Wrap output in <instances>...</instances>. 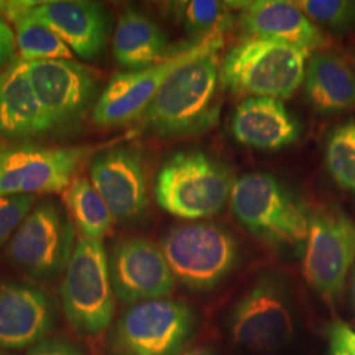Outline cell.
<instances>
[{
	"label": "cell",
	"instance_id": "21",
	"mask_svg": "<svg viewBox=\"0 0 355 355\" xmlns=\"http://www.w3.org/2000/svg\"><path fill=\"white\" fill-rule=\"evenodd\" d=\"M305 94L321 114H340L355 108V70L331 51L313 53L306 64Z\"/></svg>",
	"mask_w": 355,
	"mask_h": 355
},
{
	"label": "cell",
	"instance_id": "25",
	"mask_svg": "<svg viewBox=\"0 0 355 355\" xmlns=\"http://www.w3.org/2000/svg\"><path fill=\"white\" fill-rule=\"evenodd\" d=\"M29 12L12 23L16 31V46L20 51L21 61L71 60L73 51L62 38L58 37L48 26L33 20Z\"/></svg>",
	"mask_w": 355,
	"mask_h": 355
},
{
	"label": "cell",
	"instance_id": "9",
	"mask_svg": "<svg viewBox=\"0 0 355 355\" xmlns=\"http://www.w3.org/2000/svg\"><path fill=\"white\" fill-rule=\"evenodd\" d=\"M195 324L189 305L173 299L132 304L114 325V355H177L190 338Z\"/></svg>",
	"mask_w": 355,
	"mask_h": 355
},
{
	"label": "cell",
	"instance_id": "30",
	"mask_svg": "<svg viewBox=\"0 0 355 355\" xmlns=\"http://www.w3.org/2000/svg\"><path fill=\"white\" fill-rule=\"evenodd\" d=\"M16 36L12 26L0 15V73L12 64L16 51Z\"/></svg>",
	"mask_w": 355,
	"mask_h": 355
},
{
	"label": "cell",
	"instance_id": "36",
	"mask_svg": "<svg viewBox=\"0 0 355 355\" xmlns=\"http://www.w3.org/2000/svg\"><path fill=\"white\" fill-rule=\"evenodd\" d=\"M0 7H1V1H0Z\"/></svg>",
	"mask_w": 355,
	"mask_h": 355
},
{
	"label": "cell",
	"instance_id": "22",
	"mask_svg": "<svg viewBox=\"0 0 355 355\" xmlns=\"http://www.w3.org/2000/svg\"><path fill=\"white\" fill-rule=\"evenodd\" d=\"M167 46L168 38L161 26L140 10L124 7L119 15L112 42L114 60L119 64L129 71L150 67L167 58Z\"/></svg>",
	"mask_w": 355,
	"mask_h": 355
},
{
	"label": "cell",
	"instance_id": "2",
	"mask_svg": "<svg viewBox=\"0 0 355 355\" xmlns=\"http://www.w3.org/2000/svg\"><path fill=\"white\" fill-rule=\"evenodd\" d=\"M312 54L286 42L246 38L225 54L220 79L236 94L287 99L304 82Z\"/></svg>",
	"mask_w": 355,
	"mask_h": 355
},
{
	"label": "cell",
	"instance_id": "15",
	"mask_svg": "<svg viewBox=\"0 0 355 355\" xmlns=\"http://www.w3.org/2000/svg\"><path fill=\"white\" fill-rule=\"evenodd\" d=\"M57 306L51 293L26 280H0V349H31L51 337Z\"/></svg>",
	"mask_w": 355,
	"mask_h": 355
},
{
	"label": "cell",
	"instance_id": "17",
	"mask_svg": "<svg viewBox=\"0 0 355 355\" xmlns=\"http://www.w3.org/2000/svg\"><path fill=\"white\" fill-rule=\"evenodd\" d=\"M29 15L62 38L80 58L98 60L107 48L111 20L107 10L96 1H38Z\"/></svg>",
	"mask_w": 355,
	"mask_h": 355
},
{
	"label": "cell",
	"instance_id": "7",
	"mask_svg": "<svg viewBox=\"0 0 355 355\" xmlns=\"http://www.w3.org/2000/svg\"><path fill=\"white\" fill-rule=\"evenodd\" d=\"M175 280L191 290H208L227 278L239 261V243L228 229L196 223L168 229L161 245Z\"/></svg>",
	"mask_w": 355,
	"mask_h": 355
},
{
	"label": "cell",
	"instance_id": "28",
	"mask_svg": "<svg viewBox=\"0 0 355 355\" xmlns=\"http://www.w3.org/2000/svg\"><path fill=\"white\" fill-rule=\"evenodd\" d=\"M36 195H11L0 198V249L11 241L16 230L33 209Z\"/></svg>",
	"mask_w": 355,
	"mask_h": 355
},
{
	"label": "cell",
	"instance_id": "18",
	"mask_svg": "<svg viewBox=\"0 0 355 355\" xmlns=\"http://www.w3.org/2000/svg\"><path fill=\"white\" fill-rule=\"evenodd\" d=\"M240 10V23L252 37L267 38L313 51L328 45L325 32L305 15L295 1L255 0L229 1Z\"/></svg>",
	"mask_w": 355,
	"mask_h": 355
},
{
	"label": "cell",
	"instance_id": "31",
	"mask_svg": "<svg viewBox=\"0 0 355 355\" xmlns=\"http://www.w3.org/2000/svg\"><path fill=\"white\" fill-rule=\"evenodd\" d=\"M329 336L331 349L346 355H355V330L343 322H336L330 328Z\"/></svg>",
	"mask_w": 355,
	"mask_h": 355
},
{
	"label": "cell",
	"instance_id": "14",
	"mask_svg": "<svg viewBox=\"0 0 355 355\" xmlns=\"http://www.w3.org/2000/svg\"><path fill=\"white\" fill-rule=\"evenodd\" d=\"M114 297L128 304L168 296L175 278L161 248L141 237L117 242L108 257Z\"/></svg>",
	"mask_w": 355,
	"mask_h": 355
},
{
	"label": "cell",
	"instance_id": "27",
	"mask_svg": "<svg viewBox=\"0 0 355 355\" xmlns=\"http://www.w3.org/2000/svg\"><path fill=\"white\" fill-rule=\"evenodd\" d=\"M296 6L316 24L343 35L355 28L354 0H302Z\"/></svg>",
	"mask_w": 355,
	"mask_h": 355
},
{
	"label": "cell",
	"instance_id": "13",
	"mask_svg": "<svg viewBox=\"0 0 355 355\" xmlns=\"http://www.w3.org/2000/svg\"><path fill=\"white\" fill-rule=\"evenodd\" d=\"M293 330L288 296L274 277L258 280L236 305L230 318L233 343L253 352L279 347L291 340Z\"/></svg>",
	"mask_w": 355,
	"mask_h": 355
},
{
	"label": "cell",
	"instance_id": "8",
	"mask_svg": "<svg viewBox=\"0 0 355 355\" xmlns=\"http://www.w3.org/2000/svg\"><path fill=\"white\" fill-rule=\"evenodd\" d=\"M95 150L94 146L3 144L0 145V198L64 191Z\"/></svg>",
	"mask_w": 355,
	"mask_h": 355
},
{
	"label": "cell",
	"instance_id": "16",
	"mask_svg": "<svg viewBox=\"0 0 355 355\" xmlns=\"http://www.w3.org/2000/svg\"><path fill=\"white\" fill-rule=\"evenodd\" d=\"M89 177L116 221H136L144 215L148 187L139 149L119 146L96 154L89 164Z\"/></svg>",
	"mask_w": 355,
	"mask_h": 355
},
{
	"label": "cell",
	"instance_id": "24",
	"mask_svg": "<svg viewBox=\"0 0 355 355\" xmlns=\"http://www.w3.org/2000/svg\"><path fill=\"white\" fill-rule=\"evenodd\" d=\"M167 7L195 42L223 37L234 21L229 1H173Z\"/></svg>",
	"mask_w": 355,
	"mask_h": 355
},
{
	"label": "cell",
	"instance_id": "12",
	"mask_svg": "<svg viewBox=\"0 0 355 355\" xmlns=\"http://www.w3.org/2000/svg\"><path fill=\"white\" fill-rule=\"evenodd\" d=\"M355 263V221L338 211L321 209L309 216L303 271L308 284L333 300L341 295Z\"/></svg>",
	"mask_w": 355,
	"mask_h": 355
},
{
	"label": "cell",
	"instance_id": "10",
	"mask_svg": "<svg viewBox=\"0 0 355 355\" xmlns=\"http://www.w3.org/2000/svg\"><path fill=\"white\" fill-rule=\"evenodd\" d=\"M38 102L54 133L73 132L99 99V80L89 67L73 60L23 61Z\"/></svg>",
	"mask_w": 355,
	"mask_h": 355
},
{
	"label": "cell",
	"instance_id": "33",
	"mask_svg": "<svg viewBox=\"0 0 355 355\" xmlns=\"http://www.w3.org/2000/svg\"><path fill=\"white\" fill-rule=\"evenodd\" d=\"M352 296H353V304H354L355 308V267L353 275H352Z\"/></svg>",
	"mask_w": 355,
	"mask_h": 355
},
{
	"label": "cell",
	"instance_id": "20",
	"mask_svg": "<svg viewBox=\"0 0 355 355\" xmlns=\"http://www.w3.org/2000/svg\"><path fill=\"white\" fill-rule=\"evenodd\" d=\"M232 132L242 145L278 150L299 139L300 127L279 99L249 96L234 111Z\"/></svg>",
	"mask_w": 355,
	"mask_h": 355
},
{
	"label": "cell",
	"instance_id": "11",
	"mask_svg": "<svg viewBox=\"0 0 355 355\" xmlns=\"http://www.w3.org/2000/svg\"><path fill=\"white\" fill-rule=\"evenodd\" d=\"M223 38L207 40L171 54L150 67L114 74L103 89L92 111V121L99 127H120L136 120L148 110L166 79L192 60L220 51Z\"/></svg>",
	"mask_w": 355,
	"mask_h": 355
},
{
	"label": "cell",
	"instance_id": "5",
	"mask_svg": "<svg viewBox=\"0 0 355 355\" xmlns=\"http://www.w3.org/2000/svg\"><path fill=\"white\" fill-rule=\"evenodd\" d=\"M60 293L64 318L79 334L96 336L111 324L114 293L102 242H76Z\"/></svg>",
	"mask_w": 355,
	"mask_h": 355
},
{
	"label": "cell",
	"instance_id": "23",
	"mask_svg": "<svg viewBox=\"0 0 355 355\" xmlns=\"http://www.w3.org/2000/svg\"><path fill=\"white\" fill-rule=\"evenodd\" d=\"M64 202L80 239L101 241L111 232L114 216L87 178H74L64 191Z\"/></svg>",
	"mask_w": 355,
	"mask_h": 355
},
{
	"label": "cell",
	"instance_id": "35",
	"mask_svg": "<svg viewBox=\"0 0 355 355\" xmlns=\"http://www.w3.org/2000/svg\"><path fill=\"white\" fill-rule=\"evenodd\" d=\"M0 355H8V354H6V353H1V352H0Z\"/></svg>",
	"mask_w": 355,
	"mask_h": 355
},
{
	"label": "cell",
	"instance_id": "32",
	"mask_svg": "<svg viewBox=\"0 0 355 355\" xmlns=\"http://www.w3.org/2000/svg\"><path fill=\"white\" fill-rule=\"evenodd\" d=\"M182 355H216L212 350L209 349H205V347H196V349H192L186 352L184 354Z\"/></svg>",
	"mask_w": 355,
	"mask_h": 355
},
{
	"label": "cell",
	"instance_id": "26",
	"mask_svg": "<svg viewBox=\"0 0 355 355\" xmlns=\"http://www.w3.org/2000/svg\"><path fill=\"white\" fill-rule=\"evenodd\" d=\"M325 161L334 180L345 190L355 193V120L343 123L330 132Z\"/></svg>",
	"mask_w": 355,
	"mask_h": 355
},
{
	"label": "cell",
	"instance_id": "3",
	"mask_svg": "<svg viewBox=\"0 0 355 355\" xmlns=\"http://www.w3.org/2000/svg\"><path fill=\"white\" fill-rule=\"evenodd\" d=\"M234 182L223 165L202 152L178 153L159 168L154 195L166 212L187 220L218 214Z\"/></svg>",
	"mask_w": 355,
	"mask_h": 355
},
{
	"label": "cell",
	"instance_id": "6",
	"mask_svg": "<svg viewBox=\"0 0 355 355\" xmlns=\"http://www.w3.org/2000/svg\"><path fill=\"white\" fill-rule=\"evenodd\" d=\"M74 241L76 230L67 212L57 202L44 199L8 242L7 258L28 278L54 282L64 277Z\"/></svg>",
	"mask_w": 355,
	"mask_h": 355
},
{
	"label": "cell",
	"instance_id": "34",
	"mask_svg": "<svg viewBox=\"0 0 355 355\" xmlns=\"http://www.w3.org/2000/svg\"><path fill=\"white\" fill-rule=\"evenodd\" d=\"M331 355H346L340 350H336V349H331Z\"/></svg>",
	"mask_w": 355,
	"mask_h": 355
},
{
	"label": "cell",
	"instance_id": "1",
	"mask_svg": "<svg viewBox=\"0 0 355 355\" xmlns=\"http://www.w3.org/2000/svg\"><path fill=\"white\" fill-rule=\"evenodd\" d=\"M218 51L203 54L168 76L142 114L145 127L159 137H177L215 121L221 67Z\"/></svg>",
	"mask_w": 355,
	"mask_h": 355
},
{
	"label": "cell",
	"instance_id": "4",
	"mask_svg": "<svg viewBox=\"0 0 355 355\" xmlns=\"http://www.w3.org/2000/svg\"><path fill=\"white\" fill-rule=\"evenodd\" d=\"M230 204L242 227L262 241L277 246H300L306 241L309 216L268 174L253 173L237 179Z\"/></svg>",
	"mask_w": 355,
	"mask_h": 355
},
{
	"label": "cell",
	"instance_id": "29",
	"mask_svg": "<svg viewBox=\"0 0 355 355\" xmlns=\"http://www.w3.org/2000/svg\"><path fill=\"white\" fill-rule=\"evenodd\" d=\"M26 355H85L82 347L64 337H48L31 347Z\"/></svg>",
	"mask_w": 355,
	"mask_h": 355
},
{
	"label": "cell",
	"instance_id": "19",
	"mask_svg": "<svg viewBox=\"0 0 355 355\" xmlns=\"http://www.w3.org/2000/svg\"><path fill=\"white\" fill-rule=\"evenodd\" d=\"M21 60L0 73V141H23L53 135Z\"/></svg>",
	"mask_w": 355,
	"mask_h": 355
}]
</instances>
